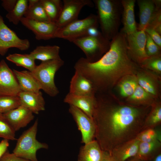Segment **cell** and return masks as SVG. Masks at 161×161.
Masks as SVG:
<instances>
[{
  "label": "cell",
  "instance_id": "6da1fadb",
  "mask_svg": "<svg viewBox=\"0 0 161 161\" xmlns=\"http://www.w3.org/2000/svg\"><path fill=\"white\" fill-rule=\"evenodd\" d=\"M140 114L134 107L114 108L104 101L96 100L93 119L95 137L102 150L110 154L116 147L135 138L144 124Z\"/></svg>",
  "mask_w": 161,
  "mask_h": 161
},
{
  "label": "cell",
  "instance_id": "7a4b0ae2",
  "mask_svg": "<svg viewBox=\"0 0 161 161\" xmlns=\"http://www.w3.org/2000/svg\"><path fill=\"white\" fill-rule=\"evenodd\" d=\"M135 66L128 52L126 35L120 31L110 41L109 50L98 60L90 62L81 57L74 68L92 82L95 90L106 88L114 73L132 69Z\"/></svg>",
  "mask_w": 161,
  "mask_h": 161
},
{
  "label": "cell",
  "instance_id": "3957f363",
  "mask_svg": "<svg viewBox=\"0 0 161 161\" xmlns=\"http://www.w3.org/2000/svg\"><path fill=\"white\" fill-rule=\"evenodd\" d=\"M101 33L111 41L119 32L122 11L121 0H94Z\"/></svg>",
  "mask_w": 161,
  "mask_h": 161
},
{
  "label": "cell",
  "instance_id": "277c9868",
  "mask_svg": "<svg viewBox=\"0 0 161 161\" xmlns=\"http://www.w3.org/2000/svg\"><path fill=\"white\" fill-rule=\"evenodd\" d=\"M64 64L61 58L42 61L30 72L41 89L51 97H55L59 93L55 82L57 72Z\"/></svg>",
  "mask_w": 161,
  "mask_h": 161
},
{
  "label": "cell",
  "instance_id": "5b68a950",
  "mask_svg": "<svg viewBox=\"0 0 161 161\" xmlns=\"http://www.w3.org/2000/svg\"><path fill=\"white\" fill-rule=\"evenodd\" d=\"M38 126L37 119L33 124L24 131L18 139L13 153L17 156L30 161H38L36 152L39 149H47L48 145L36 139Z\"/></svg>",
  "mask_w": 161,
  "mask_h": 161
},
{
  "label": "cell",
  "instance_id": "8992f818",
  "mask_svg": "<svg viewBox=\"0 0 161 161\" xmlns=\"http://www.w3.org/2000/svg\"><path fill=\"white\" fill-rule=\"evenodd\" d=\"M72 42L85 54L86 60L94 62L100 59L109 50L110 41L102 35L98 36L85 35L72 40Z\"/></svg>",
  "mask_w": 161,
  "mask_h": 161
},
{
  "label": "cell",
  "instance_id": "52a82bcc",
  "mask_svg": "<svg viewBox=\"0 0 161 161\" xmlns=\"http://www.w3.org/2000/svg\"><path fill=\"white\" fill-rule=\"evenodd\" d=\"M98 24L97 15L92 14L83 19H78L58 28L55 38H63L71 42L74 39L87 35L89 29L93 27H98Z\"/></svg>",
  "mask_w": 161,
  "mask_h": 161
},
{
  "label": "cell",
  "instance_id": "ba28073f",
  "mask_svg": "<svg viewBox=\"0 0 161 161\" xmlns=\"http://www.w3.org/2000/svg\"><path fill=\"white\" fill-rule=\"evenodd\" d=\"M27 39H21L5 24L0 15V55L4 56L8 49L15 48L21 50H26L30 47Z\"/></svg>",
  "mask_w": 161,
  "mask_h": 161
},
{
  "label": "cell",
  "instance_id": "9c48e42d",
  "mask_svg": "<svg viewBox=\"0 0 161 161\" xmlns=\"http://www.w3.org/2000/svg\"><path fill=\"white\" fill-rule=\"evenodd\" d=\"M86 6L92 7L93 4L90 0H63L62 10L56 23L58 28L78 19L81 10Z\"/></svg>",
  "mask_w": 161,
  "mask_h": 161
},
{
  "label": "cell",
  "instance_id": "30bf717a",
  "mask_svg": "<svg viewBox=\"0 0 161 161\" xmlns=\"http://www.w3.org/2000/svg\"><path fill=\"white\" fill-rule=\"evenodd\" d=\"M69 111L75 121L82 135V143L85 144L94 140L95 126L91 118L78 109L70 105Z\"/></svg>",
  "mask_w": 161,
  "mask_h": 161
},
{
  "label": "cell",
  "instance_id": "8fae6325",
  "mask_svg": "<svg viewBox=\"0 0 161 161\" xmlns=\"http://www.w3.org/2000/svg\"><path fill=\"white\" fill-rule=\"evenodd\" d=\"M21 92L13 71L2 60L0 61V96H16Z\"/></svg>",
  "mask_w": 161,
  "mask_h": 161
},
{
  "label": "cell",
  "instance_id": "7c38bea8",
  "mask_svg": "<svg viewBox=\"0 0 161 161\" xmlns=\"http://www.w3.org/2000/svg\"><path fill=\"white\" fill-rule=\"evenodd\" d=\"M126 35L129 56L139 62L143 61L149 57L145 51L146 36L144 30H137Z\"/></svg>",
  "mask_w": 161,
  "mask_h": 161
},
{
  "label": "cell",
  "instance_id": "4fadbf2b",
  "mask_svg": "<svg viewBox=\"0 0 161 161\" xmlns=\"http://www.w3.org/2000/svg\"><path fill=\"white\" fill-rule=\"evenodd\" d=\"M20 22L33 32L38 40H47L55 38L58 29L56 23L39 21L24 17L21 19Z\"/></svg>",
  "mask_w": 161,
  "mask_h": 161
},
{
  "label": "cell",
  "instance_id": "5bb4252c",
  "mask_svg": "<svg viewBox=\"0 0 161 161\" xmlns=\"http://www.w3.org/2000/svg\"><path fill=\"white\" fill-rule=\"evenodd\" d=\"M33 113L21 105L13 110L3 114V115L16 132L26 127L34 117Z\"/></svg>",
  "mask_w": 161,
  "mask_h": 161
},
{
  "label": "cell",
  "instance_id": "9a60e30c",
  "mask_svg": "<svg viewBox=\"0 0 161 161\" xmlns=\"http://www.w3.org/2000/svg\"><path fill=\"white\" fill-rule=\"evenodd\" d=\"M140 22L138 30H145L157 12L161 9L160 0H138Z\"/></svg>",
  "mask_w": 161,
  "mask_h": 161
},
{
  "label": "cell",
  "instance_id": "2e32d148",
  "mask_svg": "<svg viewBox=\"0 0 161 161\" xmlns=\"http://www.w3.org/2000/svg\"><path fill=\"white\" fill-rule=\"evenodd\" d=\"M95 91L92 82L79 72L75 71L70 82L69 93L76 95L94 97Z\"/></svg>",
  "mask_w": 161,
  "mask_h": 161
},
{
  "label": "cell",
  "instance_id": "e0dca14e",
  "mask_svg": "<svg viewBox=\"0 0 161 161\" xmlns=\"http://www.w3.org/2000/svg\"><path fill=\"white\" fill-rule=\"evenodd\" d=\"M135 0H121L122 7V22L123 27L120 30L126 35L138 30L135 20L134 7Z\"/></svg>",
  "mask_w": 161,
  "mask_h": 161
},
{
  "label": "cell",
  "instance_id": "ac0fdd59",
  "mask_svg": "<svg viewBox=\"0 0 161 161\" xmlns=\"http://www.w3.org/2000/svg\"><path fill=\"white\" fill-rule=\"evenodd\" d=\"M64 101L78 109L93 119L96 104L94 97L76 95L68 93L64 98Z\"/></svg>",
  "mask_w": 161,
  "mask_h": 161
},
{
  "label": "cell",
  "instance_id": "d6986e66",
  "mask_svg": "<svg viewBox=\"0 0 161 161\" xmlns=\"http://www.w3.org/2000/svg\"><path fill=\"white\" fill-rule=\"evenodd\" d=\"M21 105L26 107L33 113L38 114L40 111L45 110V101L42 92L21 91L18 95Z\"/></svg>",
  "mask_w": 161,
  "mask_h": 161
},
{
  "label": "cell",
  "instance_id": "ffe728a7",
  "mask_svg": "<svg viewBox=\"0 0 161 161\" xmlns=\"http://www.w3.org/2000/svg\"><path fill=\"white\" fill-rule=\"evenodd\" d=\"M140 142L136 137L116 147L110 154L115 161H127L136 156Z\"/></svg>",
  "mask_w": 161,
  "mask_h": 161
},
{
  "label": "cell",
  "instance_id": "44dd1931",
  "mask_svg": "<svg viewBox=\"0 0 161 161\" xmlns=\"http://www.w3.org/2000/svg\"><path fill=\"white\" fill-rule=\"evenodd\" d=\"M13 71L21 91L35 93L40 91L41 88L30 71L14 69Z\"/></svg>",
  "mask_w": 161,
  "mask_h": 161
},
{
  "label": "cell",
  "instance_id": "7402d4cb",
  "mask_svg": "<svg viewBox=\"0 0 161 161\" xmlns=\"http://www.w3.org/2000/svg\"><path fill=\"white\" fill-rule=\"evenodd\" d=\"M103 153L98 142L94 140L80 148L78 161H101Z\"/></svg>",
  "mask_w": 161,
  "mask_h": 161
},
{
  "label": "cell",
  "instance_id": "603a6c76",
  "mask_svg": "<svg viewBox=\"0 0 161 161\" xmlns=\"http://www.w3.org/2000/svg\"><path fill=\"white\" fill-rule=\"evenodd\" d=\"M60 47L57 45L38 46L30 53L35 60L45 61L61 58Z\"/></svg>",
  "mask_w": 161,
  "mask_h": 161
},
{
  "label": "cell",
  "instance_id": "cb8c5ba5",
  "mask_svg": "<svg viewBox=\"0 0 161 161\" xmlns=\"http://www.w3.org/2000/svg\"><path fill=\"white\" fill-rule=\"evenodd\" d=\"M28 1V8L24 17L39 21L50 22L41 0Z\"/></svg>",
  "mask_w": 161,
  "mask_h": 161
},
{
  "label": "cell",
  "instance_id": "d4e9b609",
  "mask_svg": "<svg viewBox=\"0 0 161 161\" xmlns=\"http://www.w3.org/2000/svg\"><path fill=\"white\" fill-rule=\"evenodd\" d=\"M161 141L156 140L149 142H140L137 153L134 158L145 161L150 159L160 148Z\"/></svg>",
  "mask_w": 161,
  "mask_h": 161
},
{
  "label": "cell",
  "instance_id": "484cf974",
  "mask_svg": "<svg viewBox=\"0 0 161 161\" xmlns=\"http://www.w3.org/2000/svg\"><path fill=\"white\" fill-rule=\"evenodd\" d=\"M51 22L56 23L63 7V1L60 0H41Z\"/></svg>",
  "mask_w": 161,
  "mask_h": 161
},
{
  "label": "cell",
  "instance_id": "4316f807",
  "mask_svg": "<svg viewBox=\"0 0 161 161\" xmlns=\"http://www.w3.org/2000/svg\"><path fill=\"white\" fill-rule=\"evenodd\" d=\"M8 61L18 66L24 67L32 72L35 67V60L30 54L14 53L10 54L6 58Z\"/></svg>",
  "mask_w": 161,
  "mask_h": 161
},
{
  "label": "cell",
  "instance_id": "83f0119b",
  "mask_svg": "<svg viewBox=\"0 0 161 161\" xmlns=\"http://www.w3.org/2000/svg\"><path fill=\"white\" fill-rule=\"evenodd\" d=\"M28 3L27 0H17L13 9L6 15L8 21L15 25H17L24 16L28 8Z\"/></svg>",
  "mask_w": 161,
  "mask_h": 161
},
{
  "label": "cell",
  "instance_id": "f1b7e54d",
  "mask_svg": "<svg viewBox=\"0 0 161 161\" xmlns=\"http://www.w3.org/2000/svg\"><path fill=\"white\" fill-rule=\"evenodd\" d=\"M21 105L20 100L18 95L0 96V111L2 114Z\"/></svg>",
  "mask_w": 161,
  "mask_h": 161
},
{
  "label": "cell",
  "instance_id": "f546056e",
  "mask_svg": "<svg viewBox=\"0 0 161 161\" xmlns=\"http://www.w3.org/2000/svg\"><path fill=\"white\" fill-rule=\"evenodd\" d=\"M160 130L153 127L147 128L141 131L136 137L141 142H149L156 140L161 141Z\"/></svg>",
  "mask_w": 161,
  "mask_h": 161
},
{
  "label": "cell",
  "instance_id": "4dcf8cb0",
  "mask_svg": "<svg viewBox=\"0 0 161 161\" xmlns=\"http://www.w3.org/2000/svg\"><path fill=\"white\" fill-rule=\"evenodd\" d=\"M15 133V131L3 114L0 116V137L14 140H16Z\"/></svg>",
  "mask_w": 161,
  "mask_h": 161
},
{
  "label": "cell",
  "instance_id": "1f68e13d",
  "mask_svg": "<svg viewBox=\"0 0 161 161\" xmlns=\"http://www.w3.org/2000/svg\"><path fill=\"white\" fill-rule=\"evenodd\" d=\"M137 86V82L133 79L125 80L120 85V93L123 97L130 96L133 93Z\"/></svg>",
  "mask_w": 161,
  "mask_h": 161
},
{
  "label": "cell",
  "instance_id": "d6a6232c",
  "mask_svg": "<svg viewBox=\"0 0 161 161\" xmlns=\"http://www.w3.org/2000/svg\"><path fill=\"white\" fill-rule=\"evenodd\" d=\"M161 121V108L157 107L144 123L143 128H152L157 125Z\"/></svg>",
  "mask_w": 161,
  "mask_h": 161
},
{
  "label": "cell",
  "instance_id": "836d02e7",
  "mask_svg": "<svg viewBox=\"0 0 161 161\" xmlns=\"http://www.w3.org/2000/svg\"><path fill=\"white\" fill-rule=\"evenodd\" d=\"M146 41L145 51L148 57L158 55L160 53L161 48L156 44L146 33Z\"/></svg>",
  "mask_w": 161,
  "mask_h": 161
},
{
  "label": "cell",
  "instance_id": "e575fe53",
  "mask_svg": "<svg viewBox=\"0 0 161 161\" xmlns=\"http://www.w3.org/2000/svg\"><path fill=\"white\" fill-rule=\"evenodd\" d=\"M139 85L148 93L155 95L156 89L152 81L148 78L144 77H140L138 80Z\"/></svg>",
  "mask_w": 161,
  "mask_h": 161
},
{
  "label": "cell",
  "instance_id": "d590c367",
  "mask_svg": "<svg viewBox=\"0 0 161 161\" xmlns=\"http://www.w3.org/2000/svg\"><path fill=\"white\" fill-rule=\"evenodd\" d=\"M158 55L150 57L144 60V64L150 68L157 71H161V59Z\"/></svg>",
  "mask_w": 161,
  "mask_h": 161
},
{
  "label": "cell",
  "instance_id": "8d00e7d4",
  "mask_svg": "<svg viewBox=\"0 0 161 161\" xmlns=\"http://www.w3.org/2000/svg\"><path fill=\"white\" fill-rule=\"evenodd\" d=\"M148 96L149 93L137 85L133 93L130 96V99L133 100H142L146 99Z\"/></svg>",
  "mask_w": 161,
  "mask_h": 161
},
{
  "label": "cell",
  "instance_id": "74e56055",
  "mask_svg": "<svg viewBox=\"0 0 161 161\" xmlns=\"http://www.w3.org/2000/svg\"><path fill=\"white\" fill-rule=\"evenodd\" d=\"M144 31L151 37L156 44L161 48V35L154 30L151 28H147Z\"/></svg>",
  "mask_w": 161,
  "mask_h": 161
},
{
  "label": "cell",
  "instance_id": "f35d334b",
  "mask_svg": "<svg viewBox=\"0 0 161 161\" xmlns=\"http://www.w3.org/2000/svg\"><path fill=\"white\" fill-rule=\"evenodd\" d=\"M0 161H30L17 156L13 153H10L8 150L0 158Z\"/></svg>",
  "mask_w": 161,
  "mask_h": 161
},
{
  "label": "cell",
  "instance_id": "ab89813d",
  "mask_svg": "<svg viewBox=\"0 0 161 161\" xmlns=\"http://www.w3.org/2000/svg\"><path fill=\"white\" fill-rule=\"evenodd\" d=\"M17 0H2L1 5L8 12L11 11L15 7Z\"/></svg>",
  "mask_w": 161,
  "mask_h": 161
},
{
  "label": "cell",
  "instance_id": "60d3db41",
  "mask_svg": "<svg viewBox=\"0 0 161 161\" xmlns=\"http://www.w3.org/2000/svg\"><path fill=\"white\" fill-rule=\"evenodd\" d=\"M9 140L4 139L0 143V158L8 150V148L9 145Z\"/></svg>",
  "mask_w": 161,
  "mask_h": 161
},
{
  "label": "cell",
  "instance_id": "b9f144b4",
  "mask_svg": "<svg viewBox=\"0 0 161 161\" xmlns=\"http://www.w3.org/2000/svg\"><path fill=\"white\" fill-rule=\"evenodd\" d=\"M98 27H92L89 28L88 30L87 35L92 36H98L102 34L97 29Z\"/></svg>",
  "mask_w": 161,
  "mask_h": 161
},
{
  "label": "cell",
  "instance_id": "7bdbcfd3",
  "mask_svg": "<svg viewBox=\"0 0 161 161\" xmlns=\"http://www.w3.org/2000/svg\"><path fill=\"white\" fill-rule=\"evenodd\" d=\"M101 161H115L109 153L103 151V155Z\"/></svg>",
  "mask_w": 161,
  "mask_h": 161
},
{
  "label": "cell",
  "instance_id": "ee69618b",
  "mask_svg": "<svg viewBox=\"0 0 161 161\" xmlns=\"http://www.w3.org/2000/svg\"><path fill=\"white\" fill-rule=\"evenodd\" d=\"M153 161H161V154H159L155 157Z\"/></svg>",
  "mask_w": 161,
  "mask_h": 161
},
{
  "label": "cell",
  "instance_id": "f6af8a7d",
  "mask_svg": "<svg viewBox=\"0 0 161 161\" xmlns=\"http://www.w3.org/2000/svg\"><path fill=\"white\" fill-rule=\"evenodd\" d=\"M127 161H145L143 160H142L140 159L136 158H132L131 159H130Z\"/></svg>",
  "mask_w": 161,
  "mask_h": 161
},
{
  "label": "cell",
  "instance_id": "bcb514c9",
  "mask_svg": "<svg viewBox=\"0 0 161 161\" xmlns=\"http://www.w3.org/2000/svg\"><path fill=\"white\" fill-rule=\"evenodd\" d=\"M2 114H3L0 111V116Z\"/></svg>",
  "mask_w": 161,
  "mask_h": 161
}]
</instances>
